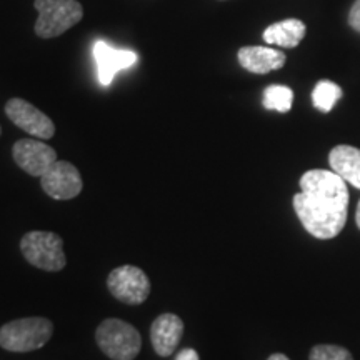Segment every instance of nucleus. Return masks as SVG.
<instances>
[{
  "mask_svg": "<svg viewBox=\"0 0 360 360\" xmlns=\"http://www.w3.org/2000/svg\"><path fill=\"white\" fill-rule=\"evenodd\" d=\"M300 192L294 195V210L310 236L334 238L347 222L349 188L334 170L315 169L300 177Z\"/></svg>",
  "mask_w": 360,
  "mask_h": 360,
  "instance_id": "nucleus-1",
  "label": "nucleus"
},
{
  "mask_svg": "<svg viewBox=\"0 0 360 360\" xmlns=\"http://www.w3.org/2000/svg\"><path fill=\"white\" fill-rule=\"evenodd\" d=\"M53 334V323L44 317H27L0 327V347L8 352H32L44 347Z\"/></svg>",
  "mask_w": 360,
  "mask_h": 360,
  "instance_id": "nucleus-2",
  "label": "nucleus"
},
{
  "mask_svg": "<svg viewBox=\"0 0 360 360\" xmlns=\"http://www.w3.org/2000/svg\"><path fill=\"white\" fill-rule=\"evenodd\" d=\"M97 345L112 360H134L142 349L139 330L120 319H107L96 332Z\"/></svg>",
  "mask_w": 360,
  "mask_h": 360,
  "instance_id": "nucleus-3",
  "label": "nucleus"
},
{
  "mask_svg": "<svg viewBox=\"0 0 360 360\" xmlns=\"http://www.w3.org/2000/svg\"><path fill=\"white\" fill-rule=\"evenodd\" d=\"M34 6L39 11L35 34L42 39L58 37L84 17V8L77 0H35Z\"/></svg>",
  "mask_w": 360,
  "mask_h": 360,
  "instance_id": "nucleus-4",
  "label": "nucleus"
},
{
  "mask_svg": "<svg viewBox=\"0 0 360 360\" xmlns=\"http://www.w3.org/2000/svg\"><path fill=\"white\" fill-rule=\"evenodd\" d=\"M20 250L25 260L34 267L49 272H58L65 267L64 240L53 232L32 231L20 240Z\"/></svg>",
  "mask_w": 360,
  "mask_h": 360,
  "instance_id": "nucleus-5",
  "label": "nucleus"
},
{
  "mask_svg": "<svg viewBox=\"0 0 360 360\" xmlns=\"http://www.w3.org/2000/svg\"><path fill=\"white\" fill-rule=\"evenodd\" d=\"M107 287L110 294L127 305H139L150 295V281L142 269L135 265H122L109 274Z\"/></svg>",
  "mask_w": 360,
  "mask_h": 360,
  "instance_id": "nucleus-6",
  "label": "nucleus"
},
{
  "mask_svg": "<svg viewBox=\"0 0 360 360\" xmlns=\"http://www.w3.org/2000/svg\"><path fill=\"white\" fill-rule=\"evenodd\" d=\"M40 184H42L44 192L56 200L75 199L84 187L77 167L67 160H57L40 177Z\"/></svg>",
  "mask_w": 360,
  "mask_h": 360,
  "instance_id": "nucleus-7",
  "label": "nucleus"
},
{
  "mask_svg": "<svg viewBox=\"0 0 360 360\" xmlns=\"http://www.w3.org/2000/svg\"><path fill=\"white\" fill-rule=\"evenodd\" d=\"M6 114L17 127L37 139H52L56 125L44 112L24 98H11L6 105Z\"/></svg>",
  "mask_w": 360,
  "mask_h": 360,
  "instance_id": "nucleus-8",
  "label": "nucleus"
},
{
  "mask_svg": "<svg viewBox=\"0 0 360 360\" xmlns=\"http://www.w3.org/2000/svg\"><path fill=\"white\" fill-rule=\"evenodd\" d=\"M12 155L15 164L32 177H42L57 162V152L47 143L34 139H22L13 143Z\"/></svg>",
  "mask_w": 360,
  "mask_h": 360,
  "instance_id": "nucleus-9",
  "label": "nucleus"
},
{
  "mask_svg": "<svg viewBox=\"0 0 360 360\" xmlns=\"http://www.w3.org/2000/svg\"><path fill=\"white\" fill-rule=\"evenodd\" d=\"M94 58H96L98 80L102 85H110L117 72L129 69L137 62V53L132 51H120L110 47L109 44L98 40L94 45Z\"/></svg>",
  "mask_w": 360,
  "mask_h": 360,
  "instance_id": "nucleus-10",
  "label": "nucleus"
},
{
  "mask_svg": "<svg viewBox=\"0 0 360 360\" xmlns=\"http://www.w3.org/2000/svg\"><path fill=\"white\" fill-rule=\"evenodd\" d=\"M184 334V322L175 314H162L150 327V340L155 354L169 357L177 349Z\"/></svg>",
  "mask_w": 360,
  "mask_h": 360,
  "instance_id": "nucleus-11",
  "label": "nucleus"
},
{
  "mask_svg": "<svg viewBox=\"0 0 360 360\" xmlns=\"http://www.w3.org/2000/svg\"><path fill=\"white\" fill-rule=\"evenodd\" d=\"M237 58L245 70L260 75L282 69L287 60L285 53L269 47H242Z\"/></svg>",
  "mask_w": 360,
  "mask_h": 360,
  "instance_id": "nucleus-12",
  "label": "nucleus"
},
{
  "mask_svg": "<svg viewBox=\"0 0 360 360\" xmlns=\"http://www.w3.org/2000/svg\"><path fill=\"white\" fill-rule=\"evenodd\" d=\"M328 164L337 175L355 188H360V148L337 146L328 154Z\"/></svg>",
  "mask_w": 360,
  "mask_h": 360,
  "instance_id": "nucleus-13",
  "label": "nucleus"
},
{
  "mask_svg": "<svg viewBox=\"0 0 360 360\" xmlns=\"http://www.w3.org/2000/svg\"><path fill=\"white\" fill-rule=\"evenodd\" d=\"M307 27L299 19H287L269 25L264 30V40L270 45H278L283 49H294L302 42Z\"/></svg>",
  "mask_w": 360,
  "mask_h": 360,
  "instance_id": "nucleus-14",
  "label": "nucleus"
},
{
  "mask_svg": "<svg viewBox=\"0 0 360 360\" xmlns=\"http://www.w3.org/2000/svg\"><path fill=\"white\" fill-rule=\"evenodd\" d=\"M342 89L332 80H321L314 87L312 92V102L315 109L321 112H330L335 107V103L340 101Z\"/></svg>",
  "mask_w": 360,
  "mask_h": 360,
  "instance_id": "nucleus-15",
  "label": "nucleus"
},
{
  "mask_svg": "<svg viewBox=\"0 0 360 360\" xmlns=\"http://www.w3.org/2000/svg\"><path fill=\"white\" fill-rule=\"evenodd\" d=\"M294 92L285 85H269L264 90V107L269 110H277L285 114L292 109Z\"/></svg>",
  "mask_w": 360,
  "mask_h": 360,
  "instance_id": "nucleus-16",
  "label": "nucleus"
},
{
  "mask_svg": "<svg viewBox=\"0 0 360 360\" xmlns=\"http://www.w3.org/2000/svg\"><path fill=\"white\" fill-rule=\"evenodd\" d=\"M309 360H354L352 354L347 349L339 347V345H315L310 350Z\"/></svg>",
  "mask_w": 360,
  "mask_h": 360,
  "instance_id": "nucleus-17",
  "label": "nucleus"
},
{
  "mask_svg": "<svg viewBox=\"0 0 360 360\" xmlns=\"http://www.w3.org/2000/svg\"><path fill=\"white\" fill-rule=\"evenodd\" d=\"M349 24L354 30L360 32V0H355V4L349 12Z\"/></svg>",
  "mask_w": 360,
  "mask_h": 360,
  "instance_id": "nucleus-18",
  "label": "nucleus"
},
{
  "mask_svg": "<svg viewBox=\"0 0 360 360\" xmlns=\"http://www.w3.org/2000/svg\"><path fill=\"white\" fill-rule=\"evenodd\" d=\"M175 360H199V354H197L193 349H182L177 354Z\"/></svg>",
  "mask_w": 360,
  "mask_h": 360,
  "instance_id": "nucleus-19",
  "label": "nucleus"
},
{
  "mask_svg": "<svg viewBox=\"0 0 360 360\" xmlns=\"http://www.w3.org/2000/svg\"><path fill=\"white\" fill-rule=\"evenodd\" d=\"M267 360H290V359L283 354H272Z\"/></svg>",
  "mask_w": 360,
  "mask_h": 360,
  "instance_id": "nucleus-20",
  "label": "nucleus"
},
{
  "mask_svg": "<svg viewBox=\"0 0 360 360\" xmlns=\"http://www.w3.org/2000/svg\"><path fill=\"white\" fill-rule=\"evenodd\" d=\"M355 224H357V227L360 229V200H359V205H357V212H355Z\"/></svg>",
  "mask_w": 360,
  "mask_h": 360,
  "instance_id": "nucleus-21",
  "label": "nucleus"
},
{
  "mask_svg": "<svg viewBox=\"0 0 360 360\" xmlns=\"http://www.w3.org/2000/svg\"><path fill=\"white\" fill-rule=\"evenodd\" d=\"M0 132H2V129H0Z\"/></svg>",
  "mask_w": 360,
  "mask_h": 360,
  "instance_id": "nucleus-22",
  "label": "nucleus"
}]
</instances>
